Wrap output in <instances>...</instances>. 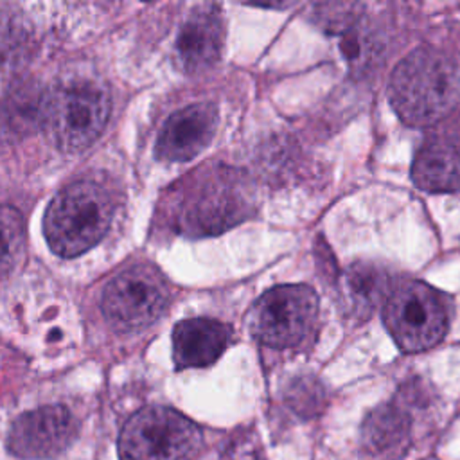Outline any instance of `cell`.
<instances>
[{"mask_svg":"<svg viewBox=\"0 0 460 460\" xmlns=\"http://www.w3.org/2000/svg\"><path fill=\"white\" fill-rule=\"evenodd\" d=\"M219 124L217 108L194 102L174 111L164 124L155 153L167 162H185L199 155L214 138Z\"/></svg>","mask_w":460,"mask_h":460,"instance_id":"10","label":"cell"},{"mask_svg":"<svg viewBox=\"0 0 460 460\" xmlns=\"http://www.w3.org/2000/svg\"><path fill=\"white\" fill-rule=\"evenodd\" d=\"M110 117L108 92L90 81L59 88L47 101L45 122L56 144L66 153H77L93 144Z\"/></svg>","mask_w":460,"mask_h":460,"instance_id":"7","label":"cell"},{"mask_svg":"<svg viewBox=\"0 0 460 460\" xmlns=\"http://www.w3.org/2000/svg\"><path fill=\"white\" fill-rule=\"evenodd\" d=\"M47 101L36 88H18L5 102V126L13 131L34 128L40 120L45 122Z\"/></svg>","mask_w":460,"mask_h":460,"instance_id":"17","label":"cell"},{"mask_svg":"<svg viewBox=\"0 0 460 460\" xmlns=\"http://www.w3.org/2000/svg\"><path fill=\"white\" fill-rule=\"evenodd\" d=\"M383 318L402 352H422L440 343L446 336L449 302L437 288L422 280H406L390 291Z\"/></svg>","mask_w":460,"mask_h":460,"instance_id":"4","label":"cell"},{"mask_svg":"<svg viewBox=\"0 0 460 460\" xmlns=\"http://www.w3.org/2000/svg\"><path fill=\"white\" fill-rule=\"evenodd\" d=\"M164 277L151 266H133L113 277L102 293L106 318L122 331L151 325L167 305Z\"/></svg>","mask_w":460,"mask_h":460,"instance_id":"8","label":"cell"},{"mask_svg":"<svg viewBox=\"0 0 460 460\" xmlns=\"http://www.w3.org/2000/svg\"><path fill=\"white\" fill-rule=\"evenodd\" d=\"M199 428L172 408L149 406L128 419L119 437L120 460H192Z\"/></svg>","mask_w":460,"mask_h":460,"instance_id":"5","label":"cell"},{"mask_svg":"<svg viewBox=\"0 0 460 460\" xmlns=\"http://www.w3.org/2000/svg\"><path fill=\"white\" fill-rule=\"evenodd\" d=\"M318 295L305 284H284L268 289L250 311L252 334L275 349L302 343L314 329Z\"/></svg>","mask_w":460,"mask_h":460,"instance_id":"6","label":"cell"},{"mask_svg":"<svg viewBox=\"0 0 460 460\" xmlns=\"http://www.w3.org/2000/svg\"><path fill=\"white\" fill-rule=\"evenodd\" d=\"M388 286L390 277L381 266L367 261L352 262L340 280L343 311L359 320L368 318L383 300L386 302Z\"/></svg>","mask_w":460,"mask_h":460,"instance_id":"15","label":"cell"},{"mask_svg":"<svg viewBox=\"0 0 460 460\" xmlns=\"http://www.w3.org/2000/svg\"><path fill=\"white\" fill-rule=\"evenodd\" d=\"M388 99L406 124H437L460 102V70L437 49H415L394 68Z\"/></svg>","mask_w":460,"mask_h":460,"instance_id":"2","label":"cell"},{"mask_svg":"<svg viewBox=\"0 0 460 460\" xmlns=\"http://www.w3.org/2000/svg\"><path fill=\"white\" fill-rule=\"evenodd\" d=\"M225 25L216 5L189 14L176 38V59L183 72L198 74L214 66L223 52Z\"/></svg>","mask_w":460,"mask_h":460,"instance_id":"11","label":"cell"},{"mask_svg":"<svg viewBox=\"0 0 460 460\" xmlns=\"http://www.w3.org/2000/svg\"><path fill=\"white\" fill-rule=\"evenodd\" d=\"M115 201L106 187L83 180L59 190L47 207L43 234L59 257H75L95 246L106 234Z\"/></svg>","mask_w":460,"mask_h":460,"instance_id":"3","label":"cell"},{"mask_svg":"<svg viewBox=\"0 0 460 460\" xmlns=\"http://www.w3.org/2000/svg\"><path fill=\"white\" fill-rule=\"evenodd\" d=\"M77 437V420L61 404L41 406L22 413L9 428L5 447L23 460L54 458Z\"/></svg>","mask_w":460,"mask_h":460,"instance_id":"9","label":"cell"},{"mask_svg":"<svg viewBox=\"0 0 460 460\" xmlns=\"http://www.w3.org/2000/svg\"><path fill=\"white\" fill-rule=\"evenodd\" d=\"M410 415L399 404H381L363 422L361 438L368 455L383 460L399 458L410 442Z\"/></svg>","mask_w":460,"mask_h":460,"instance_id":"14","label":"cell"},{"mask_svg":"<svg viewBox=\"0 0 460 460\" xmlns=\"http://www.w3.org/2000/svg\"><path fill=\"white\" fill-rule=\"evenodd\" d=\"M411 178L428 192L460 189V128L437 131L424 140L413 160Z\"/></svg>","mask_w":460,"mask_h":460,"instance_id":"12","label":"cell"},{"mask_svg":"<svg viewBox=\"0 0 460 460\" xmlns=\"http://www.w3.org/2000/svg\"><path fill=\"white\" fill-rule=\"evenodd\" d=\"M230 341V327L212 318H189L172 331V359L178 368L212 365Z\"/></svg>","mask_w":460,"mask_h":460,"instance_id":"13","label":"cell"},{"mask_svg":"<svg viewBox=\"0 0 460 460\" xmlns=\"http://www.w3.org/2000/svg\"><path fill=\"white\" fill-rule=\"evenodd\" d=\"M25 225L22 214L9 205H0V277L9 273L23 253Z\"/></svg>","mask_w":460,"mask_h":460,"instance_id":"16","label":"cell"},{"mask_svg":"<svg viewBox=\"0 0 460 460\" xmlns=\"http://www.w3.org/2000/svg\"><path fill=\"white\" fill-rule=\"evenodd\" d=\"M169 216L180 234L214 235L246 219L255 207L253 187L244 172L207 164L185 176L171 192Z\"/></svg>","mask_w":460,"mask_h":460,"instance_id":"1","label":"cell"}]
</instances>
